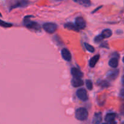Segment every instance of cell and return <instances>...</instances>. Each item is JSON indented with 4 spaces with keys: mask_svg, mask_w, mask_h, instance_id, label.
<instances>
[{
    "mask_svg": "<svg viewBox=\"0 0 124 124\" xmlns=\"http://www.w3.org/2000/svg\"><path fill=\"white\" fill-rule=\"evenodd\" d=\"M75 117L76 119L80 121L85 120L88 117V112L85 108H79L76 109L75 113Z\"/></svg>",
    "mask_w": 124,
    "mask_h": 124,
    "instance_id": "6da1fadb",
    "label": "cell"
},
{
    "mask_svg": "<svg viewBox=\"0 0 124 124\" xmlns=\"http://www.w3.org/2000/svg\"><path fill=\"white\" fill-rule=\"evenodd\" d=\"M24 24L26 27H28L29 29H32L38 30L40 28V26L38 23L34 21H32L30 19L29 16H27L24 18Z\"/></svg>",
    "mask_w": 124,
    "mask_h": 124,
    "instance_id": "7a4b0ae2",
    "label": "cell"
},
{
    "mask_svg": "<svg viewBox=\"0 0 124 124\" xmlns=\"http://www.w3.org/2000/svg\"><path fill=\"white\" fill-rule=\"evenodd\" d=\"M44 30L49 34H53L57 29V25L54 23H46L43 26Z\"/></svg>",
    "mask_w": 124,
    "mask_h": 124,
    "instance_id": "3957f363",
    "label": "cell"
},
{
    "mask_svg": "<svg viewBox=\"0 0 124 124\" xmlns=\"http://www.w3.org/2000/svg\"><path fill=\"white\" fill-rule=\"evenodd\" d=\"M77 96L81 101H86L88 99L87 92L84 88H80L77 91Z\"/></svg>",
    "mask_w": 124,
    "mask_h": 124,
    "instance_id": "277c9868",
    "label": "cell"
},
{
    "mask_svg": "<svg viewBox=\"0 0 124 124\" xmlns=\"http://www.w3.org/2000/svg\"><path fill=\"white\" fill-rule=\"evenodd\" d=\"M76 26L78 29H83L86 27V21L83 18L78 16L76 19Z\"/></svg>",
    "mask_w": 124,
    "mask_h": 124,
    "instance_id": "5b68a950",
    "label": "cell"
},
{
    "mask_svg": "<svg viewBox=\"0 0 124 124\" xmlns=\"http://www.w3.org/2000/svg\"><path fill=\"white\" fill-rule=\"evenodd\" d=\"M62 56L63 58L67 62H70L72 59L71 52L66 48H63L62 50Z\"/></svg>",
    "mask_w": 124,
    "mask_h": 124,
    "instance_id": "8992f818",
    "label": "cell"
},
{
    "mask_svg": "<svg viewBox=\"0 0 124 124\" xmlns=\"http://www.w3.org/2000/svg\"><path fill=\"white\" fill-rule=\"evenodd\" d=\"M71 74L74 78H81L83 77V73L78 68H72L71 69Z\"/></svg>",
    "mask_w": 124,
    "mask_h": 124,
    "instance_id": "52a82bcc",
    "label": "cell"
},
{
    "mask_svg": "<svg viewBox=\"0 0 124 124\" xmlns=\"http://www.w3.org/2000/svg\"><path fill=\"white\" fill-rule=\"evenodd\" d=\"M119 73V70H112V71H109L108 72V74L107 75V77L108 79L113 80H115L117 77Z\"/></svg>",
    "mask_w": 124,
    "mask_h": 124,
    "instance_id": "ba28073f",
    "label": "cell"
},
{
    "mask_svg": "<svg viewBox=\"0 0 124 124\" xmlns=\"http://www.w3.org/2000/svg\"><path fill=\"white\" fill-rule=\"evenodd\" d=\"M102 120V113H95L93 119V124H101Z\"/></svg>",
    "mask_w": 124,
    "mask_h": 124,
    "instance_id": "9c48e42d",
    "label": "cell"
},
{
    "mask_svg": "<svg viewBox=\"0 0 124 124\" xmlns=\"http://www.w3.org/2000/svg\"><path fill=\"white\" fill-rule=\"evenodd\" d=\"M71 84L75 88H77V87L82 86L83 85L84 83H83V81L82 80L81 78H74V77L72 78V81H71Z\"/></svg>",
    "mask_w": 124,
    "mask_h": 124,
    "instance_id": "30bf717a",
    "label": "cell"
},
{
    "mask_svg": "<svg viewBox=\"0 0 124 124\" xmlns=\"http://www.w3.org/2000/svg\"><path fill=\"white\" fill-rule=\"evenodd\" d=\"M116 117V114L114 113H109L106 114L105 117V120L106 122L109 123L111 124L115 119Z\"/></svg>",
    "mask_w": 124,
    "mask_h": 124,
    "instance_id": "8fae6325",
    "label": "cell"
},
{
    "mask_svg": "<svg viewBox=\"0 0 124 124\" xmlns=\"http://www.w3.org/2000/svg\"><path fill=\"white\" fill-rule=\"evenodd\" d=\"M99 58H100V55L99 54L96 55H94V57H92V58L90 59V60H89V66H90L91 68L94 67V66H96V64H97V62H98Z\"/></svg>",
    "mask_w": 124,
    "mask_h": 124,
    "instance_id": "7c38bea8",
    "label": "cell"
},
{
    "mask_svg": "<svg viewBox=\"0 0 124 124\" xmlns=\"http://www.w3.org/2000/svg\"><path fill=\"white\" fill-rule=\"evenodd\" d=\"M73 1L75 3L83 7H89L91 5V2L90 0H73Z\"/></svg>",
    "mask_w": 124,
    "mask_h": 124,
    "instance_id": "4fadbf2b",
    "label": "cell"
},
{
    "mask_svg": "<svg viewBox=\"0 0 124 124\" xmlns=\"http://www.w3.org/2000/svg\"><path fill=\"white\" fill-rule=\"evenodd\" d=\"M27 4H28V0H18L17 2L12 7V9L20 8V7H24Z\"/></svg>",
    "mask_w": 124,
    "mask_h": 124,
    "instance_id": "5bb4252c",
    "label": "cell"
},
{
    "mask_svg": "<svg viewBox=\"0 0 124 124\" xmlns=\"http://www.w3.org/2000/svg\"><path fill=\"white\" fill-rule=\"evenodd\" d=\"M108 65L110 67L113 68H116L119 65V62H118L117 58L116 57H113V58H111L108 62Z\"/></svg>",
    "mask_w": 124,
    "mask_h": 124,
    "instance_id": "9a60e30c",
    "label": "cell"
},
{
    "mask_svg": "<svg viewBox=\"0 0 124 124\" xmlns=\"http://www.w3.org/2000/svg\"><path fill=\"white\" fill-rule=\"evenodd\" d=\"M64 27L65 28L68 29L69 30H71V31H79V29L77 28V26H76V24L72 23H65L64 25Z\"/></svg>",
    "mask_w": 124,
    "mask_h": 124,
    "instance_id": "2e32d148",
    "label": "cell"
},
{
    "mask_svg": "<svg viewBox=\"0 0 124 124\" xmlns=\"http://www.w3.org/2000/svg\"><path fill=\"white\" fill-rule=\"evenodd\" d=\"M101 35L103 37V39H108V38H109L112 35V31L110 29H105L102 31Z\"/></svg>",
    "mask_w": 124,
    "mask_h": 124,
    "instance_id": "e0dca14e",
    "label": "cell"
},
{
    "mask_svg": "<svg viewBox=\"0 0 124 124\" xmlns=\"http://www.w3.org/2000/svg\"><path fill=\"white\" fill-rule=\"evenodd\" d=\"M0 26L4 27V28H9V27H12V24L10 23H9L5 22V21H3L1 20H0Z\"/></svg>",
    "mask_w": 124,
    "mask_h": 124,
    "instance_id": "ac0fdd59",
    "label": "cell"
},
{
    "mask_svg": "<svg viewBox=\"0 0 124 124\" xmlns=\"http://www.w3.org/2000/svg\"><path fill=\"white\" fill-rule=\"evenodd\" d=\"M85 46L86 49L88 51L90 52H94L95 51L94 47H93V46H91V45L88 43H85Z\"/></svg>",
    "mask_w": 124,
    "mask_h": 124,
    "instance_id": "d6986e66",
    "label": "cell"
},
{
    "mask_svg": "<svg viewBox=\"0 0 124 124\" xmlns=\"http://www.w3.org/2000/svg\"><path fill=\"white\" fill-rule=\"evenodd\" d=\"M86 88H88V90H92L93 88V85L91 80H87L86 81Z\"/></svg>",
    "mask_w": 124,
    "mask_h": 124,
    "instance_id": "ffe728a7",
    "label": "cell"
},
{
    "mask_svg": "<svg viewBox=\"0 0 124 124\" xmlns=\"http://www.w3.org/2000/svg\"><path fill=\"white\" fill-rule=\"evenodd\" d=\"M109 85H110V84L107 81L103 80L101 83V86L102 88H108L109 86Z\"/></svg>",
    "mask_w": 124,
    "mask_h": 124,
    "instance_id": "44dd1931",
    "label": "cell"
},
{
    "mask_svg": "<svg viewBox=\"0 0 124 124\" xmlns=\"http://www.w3.org/2000/svg\"><path fill=\"white\" fill-rule=\"evenodd\" d=\"M103 37L102 36V35H99L98 36L96 37L94 39V41L96 43H100L103 40Z\"/></svg>",
    "mask_w": 124,
    "mask_h": 124,
    "instance_id": "7402d4cb",
    "label": "cell"
},
{
    "mask_svg": "<svg viewBox=\"0 0 124 124\" xmlns=\"http://www.w3.org/2000/svg\"><path fill=\"white\" fill-rule=\"evenodd\" d=\"M119 96L122 99L124 100V89H122L120 91V94H119Z\"/></svg>",
    "mask_w": 124,
    "mask_h": 124,
    "instance_id": "603a6c76",
    "label": "cell"
},
{
    "mask_svg": "<svg viewBox=\"0 0 124 124\" xmlns=\"http://www.w3.org/2000/svg\"><path fill=\"white\" fill-rule=\"evenodd\" d=\"M120 112L122 114L124 115V103L121 105L120 108Z\"/></svg>",
    "mask_w": 124,
    "mask_h": 124,
    "instance_id": "cb8c5ba5",
    "label": "cell"
},
{
    "mask_svg": "<svg viewBox=\"0 0 124 124\" xmlns=\"http://www.w3.org/2000/svg\"><path fill=\"white\" fill-rule=\"evenodd\" d=\"M121 81H122V83L123 85L124 86V75L122 76V77Z\"/></svg>",
    "mask_w": 124,
    "mask_h": 124,
    "instance_id": "d4e9b609",
    "label": "cell"
},
{
    "mask_svg": "<svg viewBox=\"0 0 124 124\" xmlns=\"http://www.w3.org/2000/svg\"><path fill=\"white\" fill-rule=\"evenodd\" d=\"M109 124V123L106 122V123H103V124Z\"/></svg>",
    "mask_w": 124,
    "mask_h": 124,
    "instance_id": "484cf974",
    "label": "cell"
},
{
    "mask_svg": "<svg viewBox=\"0 0 124 124\" xmlns=\"http://www.w3.org/2000/svg\"><path fill=\"white\" fill-rule=\"evenodd\" d=\"M122 124H124V122H123L122 123Z\"/></svg>",
    "mask_w": 124,
    "mask_h": 124,
    "instance_id": "4316f807",
    "label": "cell"
},
{
    "mask_svg": "<svg viewBox=\"0 0 124 124\" xmlns=\"http://www.w3.org/2000/svg\"><path fill=\"white\" fill-rule=\"evenodd\" d=\"M0 16H1V13H0Z\"/></svg>",
    "mask_w": 124,
    "mask_h": 124,
    "instance_id": "83f0119b",
    "label": "cell"
}]
</instances>
